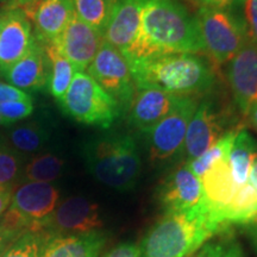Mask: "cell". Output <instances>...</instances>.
Wrapping results in <instances>:
<instances>
[{"instance_id": "29", "label": "cell", "mask_w": 257, "mask_h": 257, "mask_svg": "<svg viewBox=\"0 0 257 257\" xmlns=\"http://www.w3.org/2000/svg\"><path fill=\"white\" fill-rule=\"evenodd\" d=\"M22 157L17 153L0 143V187L14 189L22 176Z\"/></svg>"}, {"instance_id": "1", "label": "cell", "mask_w": 257, "mask_h": 257, "mask_svg": "<svg viewBox=\"0 0 257 257\" xmlns=\"http://www.w3.org/2000/svg\"><path fill=\"white\" fill-rule=\"evenodd\" d=\"M186 53H205L197 16L178 0H147L136 38L124 54L127 63Z\"/></svg>"}, {"instance_id": "23", "label": "cell", "mask_w": 257, "mask_h": 257, "mask_svg": "<svg viewBox=\"0 0 257 257\" xmlns=\"http://www.w3.org/2000/svg\"><path fill=\"white\" fill-rule=\"evenodd\" d=\"M46 53L50 62V76L48 82L49 93L60 101L68 91L76 70L68 60L60 53L55 44H44Z\"/></svg>"}, {"instance_id": "28", "label": "cell", "mask_w": 257, "mask_h": 257, "mask_svg": "<svg viewBox=\"0 0 257 257\" xmlns=\"http://www.w3.org/2000/svg\"><path fill=\"white\" fill-rule=\"evenodd\" d=\"M34 230V223L11 205L0 216V232H2L3 238L8 244V246L15 240H17L19 237L23 236L24 233Z\"/></svg>"}, {"instance_id": "4", "label": "cell", "mask_w": 257, "mask_h": 257, "mask_svg": "<svg viewBox=\"0 0 257 257\" xmlns=\"http://www.w3.org/2000/svg\"><path fill=\"white\" fill-rule=\"evenodd\" d=\"M86 167L93 178L118 192L135 188L142 162L133 136L106 134L93 137L82 147Z\"/></svg>"}, {"instance_id": "8", "label": "cell", "mask_w": 257, "mask_h": 257, "mask_svg": "<svg viewBox=\"0 0 257 257\" xmlns=\"http://www.w3.org/2000/svg\"><path fill=\"white\" fill-rule=\"evenodd\" d=\"M197 107V98L186 96L172 113L148 131V149L153 163H166L181 153L188 124Z\"/></svg>"}, {"instance_id": "36", "label": "cell", "mask_w": 257, "mask_h": 257, "mask_svg": "<svg viewBox=\"0 0 257 257\" xmlns=\"http://www.w3.org/2000/svg\"><path fill=\"white\" fill-rule=\"evenodd\" d=\"M249 182L250 185L255 188V191L257 193V157L255 159V161H253L251 170H250ZM244 232L246 233V236H248L249 239L251 240L253 248L257 250V220L253 224L250 225V226L246 227V229H244Z\"/></svg>"}, {"instance_id": "35", "label": "cell", "mask_w": 257, "mask_h": 257, "mask_svg": "<svg viewBox=\"0 0 257 257\" xmlns=\"http://www.w3.org/2000/svg\"><path fill=\"white\" fill-rule=\"evenodd\" d=\"M104 257H141V249L137 244L121 243L111 249Z\"/></svg>"}, {"instance_id": "39", "label": "cell", "mask_w": 257, "mask_h": 257, "mask_svg": "<svg viewBox=\"0 0 257 257\" xmlns=\"http://www.w3.org/2000/svg\"><path fill=\"white\" fill-rule=\"evenodd\" d=\"M246 117H248L250 125H251L253 130L257 133V104H255L251 108H250Z\"/></svg>"}, {"instance_id": "37", "label": "cell", "mask_w": 257, "mask_h": 257, "mask_svg": "<svg viewBox=\"0 0 257 257\" xmlns=\"http://www.w3.org/2000/svg\"><path fill=\"white\" fill-rule=\"evenodd\" d=\"M12 192L11 188L0 187V216L8 210L12 201Z\"/></svg>"}, {"instance_id": "38", "label": "cell", "mask_w": 257, "mask_h": 257, "mask_svg": "<svg viewBox=\"0 0 257 257\" xmlns=\"http://www.w3.org/2000/svg\"><path fill=\"white\" fill-rule=\"evenodd\" d=\"M40 0H11L8 4L6 9H18V10H25L34 6Z\"/></svg>"}, {"instance_id": "34", "label": "cell", "mask_w": 257, "mask_h": 257, "mask_svg": "<svg viewBox=\"0 0 257 257\" xmlns=\"http://www.w3.org/2000/svg\"><path fill=\"white\" fill-rule=\"evenodd\" d=\"M246 0H199L201 6L223 11H234V10L242 8Z\"/></svg>"}, {"instance_id": "11", "label": "cell", "mask_w": 257, "mask_h": 257, "mask_svg": "<svg viewBox=\"0 0 257 257\" xmlns=\"http://www.w3.org/2000/svg\"><path fill=\"white\" fill-rule=\"evenodd\" d=\"M102 42L104 37L100 32L75 15L53 44L73 64L76 72H85L91 66Z\"/></svg>"}, {"instance_id": "13", "label": "cell", "mask_w": 257, "mask_h": 257, "mask_svg": "<svg viewBox=\"0 0 257 257\" xmlns=\"http://www.w3.org/2000/svg\"><path fill=\"white\" fill-rule=\"evenodd\" d=\"M60 189L48 182H24L12 192L11 206L28 217L35 225L34 232L43 231L44 224L55 211Z\"/></svg>"}, {"instance_id": "30", "label": "cell", "mask_w": 257, "mask_h": 257, "mask_svg": "<svg viewBox=\"0 0 257 257\" xmlns=\"http://www.w3.org/2000/svg\"><path fill=\"white\" fill-rule=\"evenodd\" d=\"M198 257H244L240 245L231 237L205 244L199 250Z\"/></svg>"}, {"instance_id": "32", "label": "cell", "mask_w": 257, "mask_h": 257, "mask_svg": "<svg viewBox=\"0 0 257 257\" xmlns=\"http://www.w3.org/2000/svg\"><path fill=\"white\" fill-rule=\"evenodd\" d=\"M244 21L248 38L257 44V0H246L244 4Z\"/></svg>"}, {"instance_id": "7", "label": "cell", "mask_w": 257, "mask_h": 257, "mask_svg": "<svg viewBox=\"0 0 257 257\" xmlns=\"http://www.w3.org/2000/svg\"><path fill=\"white\" fill-rule=\"evenodd\" d=\"M88 74L119 106L121 115L128 112L136 93V83L126 59L119 50L104 41L96 54Z\"/></svg>"}, {"instance_id": "27", "label": "cell", "mask_w": 257, "mask_h": 257, "mask_svg": "<svg viewBox=\"0 0 257 257\" xmlns=\"http://www.w3.org/2000/svg\"><path fill=\"white\" fill-rule=\"evenodd\" d=\"M50 238L49 234L43 231H30L15 240L10 248L4 250L0 257H42L46 244Z\"/></svg>"}, {"instance_id": "26", "label": "cell", "mask_w": 257, "mask_h": 257, "mask_svg": "<svg viewBox=\"0 0 257 257\" xmlns=\"http://www.w3.org/2000/svg\"><path fill=\"white\" fill-rule=\"evenodd\" d=\"M239 127L240 125L239 126L231 128V130L227 131V133L225 134L213 147H211L210 149L202 154L201 156H199L198 159L193 161H189V162H186L187 163L188 168L193 172V174L200 179L201 176L214 165V163L220 160L227 159V154H229L231 144H232Z\"/></svg>"}, {"instance_id": "24", "label": "cell", "mask_w": 257, "mask_h": 257, "mask_svg": "<svg viewBox=\"0 0 257 257\" xmlns=\"http://www.w3.org/2000/svg\"><path fill=\"white\" fill-rule=\"evenodd\" d=\"M64 160L54 153L38 154L29 161L22 170L21 178L24 182H48L51 184L61 176Z\"/></svg>"}, {"instance_id": "22", "label": "cell", "mask_w": 257, "mask_h": 257, "mask_svg": "<svg viewBox=\"0 0 257 257\" xmlns=\"http://www.w3.org/2000/svg\"><path fill=\"white\" fill-rule=\"evenodd\" d=\"M9 148L18 155L38 153L49 140V133L38 121H27L11 127L6 134Z\"/></svg>"}, {"instance_id": "40", "label": "cell", "mask_w": 257, "mask_h": 257, "mask_svg": "<svg viewBox=\"0 0 257 257\" xmlns=\"http://www.w3.org/2000/svg\"><path fill=\"white\" fill-rule=\"evenodd\" d=\"M5 19H6V12L5 10H3V11H0V31H2L3 27H4Z\"/></svg>"}, {"instance_id": "17", "label": "cell", "mask_w": 257, "mask_h": 257, "mask_svg": "<svg viewBox=\"0 0 257 257\" xmlns=\"http://www.w3.org/2000/svg\"><path fill=\"white\" fill-rule=\"evenodd\" d=\"M22 11L31 22L35 37L43 44L57 40L75 16L72 0H40Z\"/></svg>"}, {"instance_id": "41", "label": "cell", "mask_w": 257, "mask_h": 257, "mask_svg": "<svg viewBox=\"0 0 257 257\" xmlns=\"http://www.w3.org/2000/svg\"><path fill=\"white\" fill-rule=\"evenodd\" d=\"M6 246H8V244L5 243L4 238H3L2 236V232H0V255H2L3 252H4V250L6 249Z\"/></svg>"}, {"instance_id": "10", "label": "cell", "mask_w": 257, "mask_h": 257, "mask_svg": "<svg viewBox=\"0 0 257 257\" xmlns=\"http://www.w3.org/2000/svg\"><path fill=\"white\" fill-rule=\"evenodd\" d=\"M157 199L165 213L192 211L205 202L200 179L193 174L187 163L178 167L163 180Z\"/></svg>"}, {"instance_id": "16", "label": "cell", "mask_w": 257, "mask_h": 257, "mask_svg": "<svg viewBox=\"0 0 257 257\" xmlns=\"http://www.w3.org/2000/svg\"><path fill=\"white\" fill-rule=\"evenodd\" d=\"M224 119L211 102H201L188 124L185 138V154L187 162L198 159L213 147L225 134Z\"/></svg>"}, {"instance_id": "2", "label": "cell", "mask_w": 257, "mask_h": 257, "mask_svg": "<svg viewBox=\"0 0 257 257\" xmlns=\"http://www.w3.org/2000/svg\"><path fill=\"white\" fill-rule=\"evenodd\" d=\"M229 232L204 202L195 210L163 214L143 237L141 257H184L198 251L216 234Z\"/></svg>"}, {"instance_id": "44", "label": "cell", "mask_w": 257, "mask_h": 257, "mask_svg": "<svg viewBox=\"0 0 257 257\" xmlns=\"http://www.w3.org/2000/svg\"><path fill=\"white\" fill-rule=\"evenodd\" d=\"M0 2H2V3H5V4H6V5H8V4H9V3H10V2H11V0H0Z\"/></svg>"}, {"instance_id": "9", "label": "cell", "mask_w": 257, "mask_h": 257, "mask_svg": "<svg viewBox=\"0 0 257 257\" xmlns=\"http://www.w3.org/2000/svg\"><path fill=\"white\" fill-rule=\"evenodd\" d=\"M104 225L99 205L83 197H72L57 205L44 224L43 232L53 237L96 231Z\"/></svg>"}, {"instance_id": "5", "label": "cell", "mask_w": 257, "mask_h": 257, "mask_svg": "<svg viewBox=\"0 0 257 257\" xmlns=\"http://www.w3.org/2000/svg\"><path fill=\"white\" fill-rule=\"evenodd\" d=\"M59 104L64 113L78 123L101 128L111 127L121 115L113 98L85 72L75 73Z\"/></svg>"}, {"instance_id": "18", "label": "cell", "mask_w": 257, "mask_h": 257, "mask_svg": "<svg viewBox=\"0 0 257 257\" xmlns=\"http://www.w3.org/2000/svg\"><path fill=\"white\" fill-rule=\"evenodd\" d=\"M3 76L10 85L27 93L48 87L50 62L44 44L36 38L27 55L16 62Z\"/></svg>"}, {"instance_id": "20", "label": "cell", "mask_w": 257, "mask_h": 257, "mask_svg": "<svg viewBox=\"0 0 257 257\" xmlns=\"http://www.w3.org/2000/svg\"><path fill=\"white\" fill-rule=\"evenodd\" d=\"M105 243V233L99 231L53 237L46 244L42 257H98Z\"/></svg>"}, {"instance_id": "43", "label": "cell", "mask_w": 257, "mask_h": 257, "mask_svg": "<svg viewBox=\"0 0 257 257\" xmlns=\"http://www.w3.org/2000/svg\"><path fill=\"white\" fill-rule=\"evenodd\" d=\"M0 126H5L4 121H3V119H2V117H0Z\"/></svg>"}, {"instance_id": "6", "label": "cell", "mask_w": 257, "mask_h": 257, "mask_svg": "<svg viewBox=\"0 0 257 257\" xmlns=\"http://www.w3.org/2000/svg\"><path fill=\"white\" fill-rule=\"evenodd\" d=\"M205 53L214 66L230 62L249 41L245 21L232 11L201 6L197 15Z\"/></svg>"}, {"instance_id": "42", "label": "cell", "mask_w": 257, "mask_h": 257, "mask_svg": "<svg viewBox=\"0 0 257 257\" xmlns=\"http://www.w3.org/2000/svg\"><path fill=\"white\" fill-rule=\"evenodd\" d=\"M199 250H200V249H199ZM199 250H198V251L191 253V255H187V256H184V257H198L199 256Z\"/></svg>"}, {"instance_id": "33", "label": "cell", "mask_w": 257, "mask_h": 257, "mask_svg": "<svg viewBox=\"0 0 257 257\" xmlns=\"http://www.w3.org/2000/svg\"><path fill=\"white\" fill-rule=\"evenodd\" d=\"M18 100H34L29 93L22 91L10 83L0 81V104Z\"/></svg>"}, {"instance_id": "19", "label": "cell", "mask_w": 257, "mask_h": 257, "mask_svg": "<svg viewBox=\"0 0 257 257\" xmlns=\"http://www.w3.org/2000/svg\"><path fill=\"white\" fill-rule=\"evenodd\" d=\"M147 0H117L104 32V41L126 53L136 38L141 15Z\"/></svg>"}, {"instance_id": "14", "label": "cell", "mask_w": 257, "mask_h": 257, "mask_svg": "<svg viewBox=\"0 0 257 257\" xmlns=\"http://www.w3.org/2000/svg\"><path fill=\"white\" fill-rule=\"evenodd\" d=\"M185 98L156 88H138L127 112L128 123L147 134L172 113Z\"/></svg>"}, {"instance_id": "12", "label": "cell", "mask_w": 257, "mask_h": 257, "mask_svg": "<svg viewBox=\"0 0 257 257\" xmlns=\"http://www.w3.org/2000/svg\"><path fill=\"white\" fill-rule=\"evenodd\" d=\"M227 79L234 101L246 115L257 104V44L249 40L230 61Z\"/></svg>"}, {"instance_id": "15", "label": "cell", "mask_w": 257, "mask_h": 257, "mask_svg": "<svg viewBox=\"0 0 257 257\" xmlns=\"http://www.w3.org/2000/svg\"><path fill=\"white\" fill-rule=\"evenodd\" d=\"M5 24L0 31V75L27 55L35 37L31 22L22 10L5 9Z\"/></svg>"}, {"instance_id": "21", "label": "cell", "mask_w": 257, "mask_h": 257, "mask_svg": "<svg viewBox=\"0 0 257 257\" xmlns=\"http://www.w3.org/2000/svg\"><path fill=\"white\" fill-rule=\"evenodd\" d=\"M257 157V143L249 131L240 125L227 154V165L232 180L238 186L248 182L250 170Z\"/></svg>"}, {"instance_id": "31", "label": "cell", "mask_w": 257, "mask_h": 257, "mask_svg": "<svg viewBox=\"0 0 257 257\" xmlns=\"http://www.w3.org/2000/svg\"><path fill=\"white\" fill-rule=\"evenodd\" d=\"M34 112V100H18L0 104V117L5 126L30 117Z\"/></svg>"}, {"instance_id": "3", "label": "cell", "mask_w": 257, "mask_h": 257, "mask_svg": "<svg viewBox=\"0 0 257 257\" xmlns=\"http://www.w3.org/2000/svg\"><path fill=\"white\" fill-rule=\"evenodd\" d=\"M138 88L197 98L214 83L213 68L199 54H168L128 64Z\"/></svg>"}, {"instance_id": "25", "label": "cell", "mask_w": 257, "mask_h": 257, "mask_svg": "<svg viewBox=\"0 0 257 257\" xmlns=\"http://www.w3.org/2000/svg\"><path fill=\"white\" fill-rule=\"evenodd\" d=\"M75 15L99 31L104 37L105 29L117 0H72Z\"/></svg>"}]
</instances>
